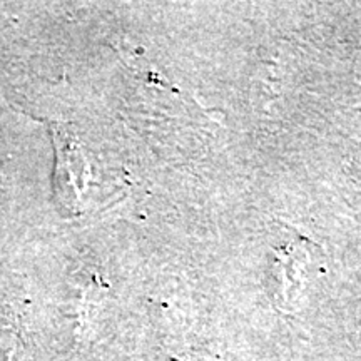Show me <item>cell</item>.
<instances>
[{
    "instance_id": "1",
    "label": "cell",
    "mask_w": 361,
    "mask_h": 361,
    "mask_svg": "<svg viewBox=\"0 0 361 361\" xmlns=\"http://www.w3.org/2000/svg\"><path fill=\"white\" fill-rule=\"evenodd\" d=\"M51 133L54 152H56V168L52 176L54 202L62 216L74 218L80 214V197L87 186L89 166L85 162L82 147L72 130L66 124L44 121Z\"/></svg>"
}]
</instances>
